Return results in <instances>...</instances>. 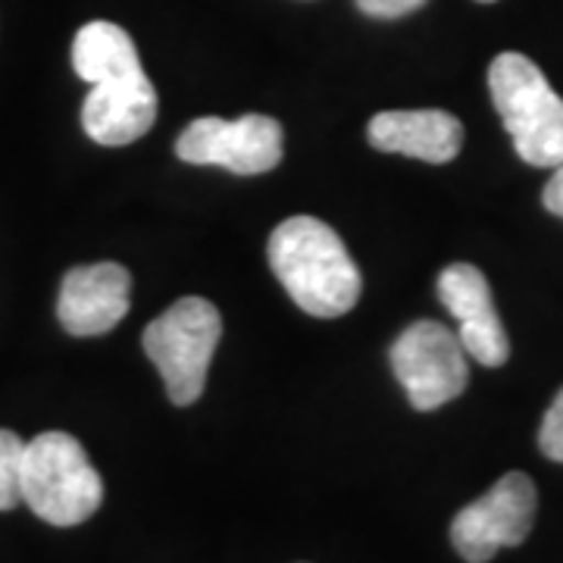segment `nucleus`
<instances>
[{
    "label": "nucleus",
    "mask_w": 563,
    "mask_h": 563,
    "mask_svg": "<svg viewBox=\"0 0 563 563\" xmlns=\"http://www.w3.org/2000/svg\"><path fill=\"white\" fill-rule=\"evenodd\" d=\"M269 266L303 313L332 320L361 298L363 276L347 247L317 217H291L276 225L266 244Z\"/></svg>",
    "instance_id": "obj_1"
},
{
    "label": "nucleus",
    "mask_w": 563,
    "mask_h": 563,
    "mask_svg": "<svg viewBox=\"0 0 563 563\" xmlns=\"http://www.w3.org/2000/svg\"><path fill=\"white\" fill-rule=\"evenodd\" d=\"M103 483L79 439L69 432H41L25 442L22 504L51 526H79L98 514Z\"/></svg>",
    "instance_id": "obj_3"
},
{
    "label": "nucleus",
    "mask_w": 563,
    "mask_h": 563,
    "mask_svg": "<svg viewBox=\"0 0 563 563\" xmlns=\"http://www.w3.org/2000/svg\"><path fill=\"white\" fill-rule=\"evenodd\" d=\"M139 60V47L132 35L117 25V22H88L81 25L79 35L73 41V69L85 81L103 79L117 69L135 66Z\"/></svg>",
    "instance_id": "obj_12"
},
{
    "label": "nucleus",
    "mask_w": 563,
    "mask_h": 563,
    "mask_svg": "<svg viewBox=\"0 0 563 563\" xmlns=\"http://www.w3.org/2000/svg\"><path fill=\"white\" fill-rule=\"evenodd\" d=\"M132 276L120 263L76 266L63 276L57 317L69 335H103L129 313Z\"/></svg>",
    "instance_id": "obj_10"
},
{
    "label": "nucleus",
    "mask_w": 563,
    "mask_h": 563,
    "mask_svg": "<svg viewBox=\"0 0 563 563\" xmlns=\"http://www.w3.org/2000/svg\"><path fill=\"white\" fill-rule=\"evenodd\" d=\"M22 457L25 442L16 432L0 429V510L22 504Z\"/></svg>",
    "instance_id": "obj_13"
},
{
    "label": "nucleus",
    "mask_w": 563,
    "mask_h": 563,
    "mask_svg": "<svg viewBox=\"0 0 563 563\" xmlns=\"http://www.w3.org/2000/svg\"><path fill=\"white\" fill-rule=\"evenodd\" d=\"M488 91L517 154L529 166L563 163V98L526 54L504 51L488 66Z\"/></svg>",
    "instance_id": "obj_2"
},
{
    "label": "nucleus",
    "mask_w": 563,
    "mask_h": 563,
    "mask_svg": "<svg viewBox=\"0 0 563 563\" xmlns=\"http://www.w3.org/2000/svg\"><path fill=\"white\" fill-rule=\"evenodd\" d=\"M388 357L407 401L422 413L461 398L470 385V357L457 332L442 322L420 320L407 325Z\"/></svg>",
    "instance_id": "obj_5"
},
{
    "label": "nucleus",
    "mask_w": 563,
    "mask_h": 563,
    "mask_svg": "<svg viewBox=\"0 0 563 563\" xmlns=\"http://www.w3.org/2000/svg\"><path fill=\"white\" fill-rule=\"evenodd\" d=\"M539 448L548 461L563 463V388L554 395V401L544 413L542 429H539Z\"/></svg>",
    "instance_id": "obj_14"
},
{
    "label": "nucleus",
    "mask_w": 563,
    "mask_h": 563,
    "mask_svg": "<svg viewBox=\"0 0 563 563\" xmlns=\"http://www.w3.org/2000/svg\"><path fill=\"white\" fill-rule=\"evenodd\" d=\"M542 203L548 213H554V217H561L563 220V163L554 166L551 179H548V185H544Z\"/></svg>",
    "instance_id": "obj_16"
},
{
    "label": "nucleus",
    "mask_w": 563,
    "mask_h": 563,
    "mask_svg": "<svg viewBox=\"0 0 563 563\" xmlns=\"http://www.w3.org/2000/svg\"><path fill=\"white\" fill-rule=\"evenodd\" d=\"M376 151L422 163H451L463 147V122L444 110H385L366 125Z\"/></svg>",
    "instance_id": "obj_11"
},
{
    "label": "nucleus",
    "mask_w": 563,
    "mask_h": 563,
    "mask_svg": "<svg viewBox=\"0 0 563 563\" xmlns=\"http://www.w3.org/2000/svg\"><path fill=\"white\" fill-rule=\"evenodd\" d=\"M220 335V310L203 298H181L144 329V354L161 369L169 401L188 407L201 398Z\"/></svg>",
    "instance_id": "obj_4"
},
{
    "label": "nucleus",
    "mask_w": 563,
    "mask_h": 563,
    "mask_svg": "<svg viewBox=\"0 0 563 563\" xmlns=\"http://www.w3.org/2000/svg\"><path fill=\"white\" fill-rule=\"evenodd\" d=\"M157 120V91L141 63L117 69L91 85L81 103V125L88 139L103 147H122L144 139Z\"/></svg>",
    "instance_id": "obj_8"
},
{
    "label": "nucleus",
    "mask_w": 563,
    "mask_h": 563,
    "mask_svg": "<svg viewBox=\"0 0 563 563\" xmlns=\"http://www.w3.org/2000/svg\"><path fill=\"white\" fill-rule=\"evenodd\" d=\"M479 3H495V0H479Z\"/></svg>",
    "instance_id": "obj_17"
},
{
    "label": "nucleus",
    "mask_w": 563,
    "mask_h": 563,
    "mask_svg": "<svg viewBox=\"0 0 563 563\" xmlns=\"http://www.w3.org/2000/svg\"><path fill=\"white\" fill-rule=\"evenodd\" d=\"M536 510V483L526 473H507L454 517L451 544L466 563H488L501 548H517L529 539Z\"/></svg>",
    "instance_id": "obj_6"
},
{
    "label": "nucleus",
    "mask_w": 563,
    "mask_h": 563,
    "mask_svg": "<svg viewBox=\"0 0 563 563\" xmlns=\"http://www.w3.org/2000/svg\"><path fill=\"white\" fill-rule=\"evenodd\" d=\"M357 7L373 20H401L407 13L426 7V0H357Z\"/></svg>",
    "instance_id": "obj_15"
},
{
    "label": "nucleus",
    "mask_w": 563,
    "mask_h": 563,
    "mask_svg": "<svg viewBox=\"0 0 563 563\" xmlns=\"http://www.w3.org/2000/svg\"><path fill=\"white\" fill-rule=\"evenodd\" d=\"M282 151V125L263 113H244L239 120L201 117L188 122V129L176 141L179 161L222 166L235 176H261L276 169Z\"/></svg>",
    "instance_id": "obj_7"
},
{
    "label": "nucleus",
    "mask_w": 563,
    "mask_h": 563,
    "mask_svg": "<svg viewBox=\"0 0 563 563\" xmlns=\"http://www.w3.org/2000/svg\"><path fill=\"white\" fill-rule=\"evenodd\" d=\"M439 298L448 313L461 322V339L466 357L483 366H504L510 357V342L504 332V322L495 310V298L488 279L473 263H451L439 276Z\"/></svg>",
    "instance_id": "obj_9"
}]
</instances>
